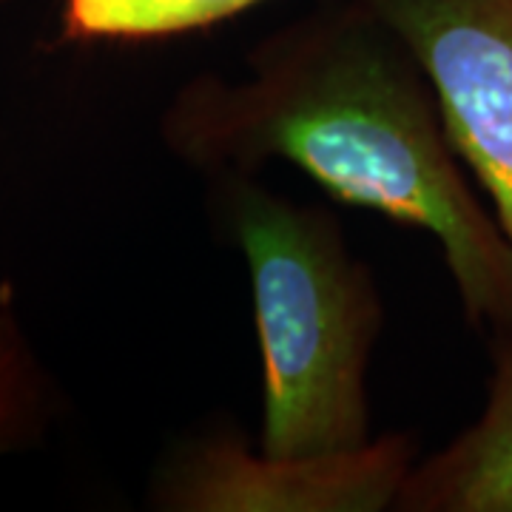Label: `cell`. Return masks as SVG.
<instances>
[{
  "mask_svg": "<svg viewBox=\"0 0 512 512\" xmlns=\"http://www.w3.org/2000/svg\"><path fill=\"white\" fill-rule=\"evenodd\" d=\"M160 140L211 180L291 163L330 197L430 234L467 322L512 339L507 234L464 174L419 57L365 0L288 20L239 77H191L160 114Z\"/></svg>",
  "mask_w": 512,
  "mask_h": 512,
  "instance_id": "6da1fadb",
  "label": "cell"
},
{
  "mask_svg": "<svg viewBox=\"0 0 512 512\" xmlns=\"http://www.w3.org/2000/svg\"><path fill=\"white\" fill-rule=\"evenodd\" d=\"M217 183L222 225L245 259L262 356L259 450L316 456L373 439L367 370L384 305L367 265L325 208L248 174Z\"/></svg>",
  "mask_w": 512,
  "mask_h": 512,
  "instance_id": "7a4b0ae2",
  "label": "cell"
},
{
  "mask_svg": "<svg viewBox=\"0 0 512 512\" xmlns=\"http://www.w3.org/2000/svg\"><path fill=\"white\" fill-rule=\"evenodd\" d=\"M419 461L407 433L336 453L276 456L237 430L183 439L157 467L148 507L163 512H384Z\"/></svg>",
  "mask_w": 512,
  "mask_h": 512,
  "instance_id": "3957f363",
  "label": "cell"
},
{
  "mask_svg": "<svg viewBox=\"0 0 512 512\" xmlns=\"http://www.w3.org/2000/svg\"><path fill=\"white\" fill-rule=\"evenodd\" d=\"M419 57L512 248V0H365Z\"/></svg>",
  "mask_w": 512,
  "mask_h": 512,
  "instance_id": "277c9868",
  "label": "cell"
},
{
  "mask_svg": "<svg viewBox=\"0 0 512 512\" xmlns=\"http://www.w3.org/2000/svg\"><path fill=\"white\" fill-rule=\"evenodd\" d=\"M396 512H512V339L495 342L484 410L433 456H419Z\"/></svg>",
  "mask_w": 512,
  "mask_h": 512,
  "instance_id": "5b68a950",
  "label": "cell"
},
{
  "mask_svg": "<svg viewBox=\"0 0 512 512\" xmlns=\"http://www.w3.org/2000/svg\"><path fill=\"white\" fill-rule=\"evenodd\" d=\"M268 0H63V40L143 43L211 29Z\"/></svg>",
  "mask_w": 512,
  "mask_h": 512,
  "instance_id": "8992f818",
  "label": "cell"
},
{
  "mask_svg": "<svg viewBox=\"0 0 512 512\" xmlns=\"http://www.w3.org/2000/svg\"><path fill=\"white\" fill-rule=\"evenodd\" d=\"M60 396L9 296H0V458L43 444Z\"/></svg>",
  "mask_w": 512,
  "mask_h": 512,
  "instance_id": "52a82bcc",
  "label": "cell"
}]
</instances>
